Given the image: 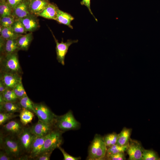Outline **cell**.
I'll return each mask as SVG.
<instances>
[{
    "mask_svg": "<svg viewBox=\"0 0 160 160\" xmlns=\"http://www.w3.org/2000/svg\"><path fill=\"white\" fill-rule=\"evenodd\" d=\"M0 148L16 160H27L21 147L17 137L6 135L0 132Z\"/></svg>",
    "mask_w": 160,
    "mask_h": 160,
    "instance_id": "obj_1",
    "label": "cell"
},
{
    "mask_svg": "<svg viewBox=\"0 0 160 160\" xmlns=\"http://www.w3.org/2000/svg\"><path fill=\"white\" fill-rule=\"evenodd\" d=\"M107 147L103 137L96 134L89 145L87 159L102 160L105 159Z\"/></svg>",
    "mask_w": 160,
    "mask_h": 160,
    "instance_id": "obj_2",
    "label": "cell"
},
{
    "mask_svg": "<svg viewBox=\"0 0 160 160\" xmlns=\"http://www.w3.org/2000/svg\"><path fill=\"white\" fill-rule=\"evenodd\" d=\"M1 72L16 73L21 75L23 74L17 52L1 55L0 72Z\"/></svg>",
    "mask_w": 160,
    "mask_h": 160,
    "instance_id": "obj_3",
    "label": "cell"
},
{
    "mask_svg": "<svg viewBox=\"0 0 160 160\" xmlns=\"http://www.w3.org/2000/svg\"><path fill=\"white\" fill-rule=\"evenodd\" d=\"M54 124L55 129L63 133L78 129L80 127V123L76 120L71 110L63 115L57 116Z\"/></svg>",
    "mask_w": 160,
    "mask_h": 160,
    "instance_id": "obj_4",
    "label": "cell"
},
{
    "mask_svg": "<svg viewBox=\"0 0 160 160\" xmlns=\"http://www.w3.org/2000/svg\"><path fill=\"white\" fill-rule=\"evenodd\" d=\"M63 133L55 128L53 130L47 135L41 153L44 152L52 153L55 149L60 146L63 143L62 135Z\"/></svg>",
    "mask_w": 160,
    "mask_h": 160,
    "instance_id": "obj_5",
    "label": "cell"
},
{
    "mask_svg": "<svg viewBox=\"0 0 160 160\" xmlns=\"http://www.w3.org/2000/svg\"><path fill=\"white\" fill-rule=\"evenodd\" d=\"M34 114L38 120L48 124H55L57 116L50 109L42 103H33Z\"/></svg>",
    "mask_w": 160,
    "mask_h": 160,
    "instance_id": "obj_6",
    "label": "cell"
},
{
    "mask_svg": "<svg viewBox=\"0 0 160 160\" xmlns=\"http://www.w3.org/2000/svg\"><path fill=\"white\" fill-rule=\"evenodd\" d=\"M1 133L6 135L18 136L25 127L20 121L17 120H12L2 126Z\"/></svg>",
    "mask_w": 160,
    "mask_h": 160,
    "instance_id": "obj_7",
    "label": "cell"
},
{
    "mask_svg": "<svg viewBox=\"0 0 160 160\" xmlns=\"http://www.w3.org/2000/svg\"><path fill=\"white\" fill-rule=\"evenodd\" d=\"M36 136L31 132L29 127H25L17 137L23 151L27 157Z\"/></svg>",
    "mask_w": 160,
    "mask_h": 160,
    "instance_id": "obj_8",
    "label": "cell"
},
{
    "mask_svg": "<svg viewBox=\"0 0 160 160\" xmlns=\"http://www.w3.org/2000/svg\"><path fill=\"white\" fill-rule=\"evenodd\" d=\"M56 44V51L57 55V59L58 62L62 65H65V57L67 53L69 47L73 44L78 42V40H68L65 42L63 40L59 43L52 33Z\"/></svg>",
    "mask_w": 160,
    "mask_h": 160,
    "instance_id": "obj_9",
    "label": "cell"
},
{
    "mask_svg": "<svg viewBox=\"0 0 160 160\" xmlns=\"http://www.w3.org/2000/svg\"><path fill=\"white\" fill-rule=\"evenodd\" d=\"M144 148L140 141L130 138L126 151L129 160H142V152Z\"/></svg>",
    "mask_w": 160,
    "mask_h": 160,
    "instance_id": "obj_10",
    "label": "cell"
},
{
    "mask_svg": "<svg viewBox=\"0 0 160 160\" xmlns=\"http://www.w3.org/2000/svg\"><path fill=\"white\" fill-rule=\"evenodd\" d=\"M21 75L18 73L0 72V81L6 88L13 89L20 82L22 81Z\"/></svg>",
    "mask_w": 160,
    "mask_h": 160,
    "instance_id": "obj_11",
    "label": "cell"
},
{
    "mask_svg": "<svg viewBox=\"0 0 160 160\" xmlns=\"http://www.w3.org/2000/svg\"><path fill=\"white\" fill-rule=\"evenodd\" d=\"M29 127L33 134L40 137L47 136L55 128L54 124L46 123L39 120Z\"/></svg>",
    "mask_w": 160,
    "mask_h": 160,
    "instance_id": "obj_12",
    "label": "cell"
},
{
    "mask_svg": "<svg viewBox=\"0 0 160 160\" xmlns=\"http://www.w3.org/2000/svg\"><path fill=\"white\" fill-rule=\"evenodd\" d=\"M46 136L43 137L36 136L27 156L28 160H33L40 153L43 147Z\"/></svg>",
    "mask_w": 160,
    "mask_h": 160,
    "instance_id": "obj_13",
    "label": "cell"
},
{
    "mask_svg": "<svg viewBox=\"0 0 160 160\" xmlns=\"http://www.w3.org/2000/svg\"><path fill=\"white\" fill-rule=\"evenodd\" d=\"M27 32H33L39 27L38 20L33 14H30L27 16L19 19Z\"/></svg>",
    "mask_w": 160,
    "mask_h": 160,
    "instance_id": "obj_14",
    "label": "cell"
},
{
    "mask_svg": "<svg viewBox=\"0 0 160 160\" xmlns=\"http://www.w3.org/2000/svg\"><path fill=\"white\" fill-rule=\"evenodd\" d=\"M30 14L29 1L24 0L13 9L12 15L15 19H18L23 18Z\"/></svg>",
    "mask_w": 160,
    "mask_h": 160,
    "instance_id": "obj_15",
    "label": "cell"
},
{
    "mask_svg": "<svg viewBox=\"0 0 160 160\" xmlns=\"http://www.w3.org/2000/svg\"><path fill=\"white\" fill-rule=\"evenodd\" d=\"M49 3L47 0H30L29 7L31 13L37 15Z\"/></svg>",
    "mask_w": 160,
    "mask_h": 160,
    "instance_id": "obj_16",
    "label": "cell"
},
{
    "mask_svg": "<svg viewBox=\"0 0 160 160\" xmlns=\"http://www.w3.org/2000/svg\"><path fill=\"white\" fill-rule=\"evenodd\" d=\"M22 108L19 100L16 102H7L4 100L0 103V112L13 113H20Z\"/></svg>",
    "mask_w": 160,
    "mask_h": 160,
    "instance_id": "obj_17",
    "label": "cell"
},
{
    "mask_svg": "<svg viewBox=\"0 0 160 160\" xmlns=\"http://www.w3.org/2000/svg\"><path fill=\"white\" fill-rule=\"evenodd\" d=\"M74 19V17L70 14L60 10L58 8L57 9L55 20L59 23L66 25L73 29V27L71 23Z\"/></svg>",
    "mask_w": 160,
    "mask_h": 160,
    "instance_id": "obj_18",
    "label": "cell"
},
{
    "mask_svg": "<svg viewBox=\"0 0 160 160\" xmlns=\"http://www.w3.org/2000/svg\"><path fill=\"white\" fill-rule=\"evenodd\" d=\"M33 39L32 32L24 35H20L17 39V42L19 50L27 51Z\"/></svg>",
    "mask_w": 160,
    "mask_h": 160,
    "instance_id": "obj_19",
    "label": "cell"
},
{
    "mask_svg": "<svg viewBox=\"0 0 160 160\" xmlns=\"http://www.w3.org/2000/svg\"><path fill=\"white\" fill-rule=\"evenodd\" d=\"M58 8L55 4L49 3L47 7L37 16L55 20L57 10Z\"/></svg>",
    "mask_w": 160,
    "mask_h": 160,
    "instance_id": "obj_20",
    "label": "cell"
},
{
    "mask_svg": "<svg viewBox=\"0 0 160 160\" xmlns=\"http://www.w3.org/2000/svg\"><path fill=\"white\" fill-rule=\"evenodd\" d=\"M17 39H9L5 41L1 55H5L16 52L20 50L17 42Z\"/></svg>",
    "mask_w": 160,
    "mask_h": 160,
    "instance_id": "obj_21",
    "label": "cell"
},
{
    "mask_svg": "<svg viewBox=\"0 0 160 160\" xmlns=\"http://www.w3.org/2000/svg\"><path fill=\"white\" fill-rule=\"evenodd\" d=\"M132 129L124 127L118 134L116 143L121 146L128 145L130 139Z\"/></svg>",
    "mask_w": 160,
    "mask_h": 160,
    "instance_id": "obj_22",
    "label": "cell"
},
{
    "mask_svg": "<svg viewBox=\"0 0 160 160\" xmlns=\"http://www.w3.org/2000/svg\"><path fill=\"white\" fill-rule=\"evenodd\" d=\"M1 37L5 40L9 39H17L21 34L15 33L12 27H3L0 26Z\"/></svg>",
    "mask_w": 160,
    "mask_h": 160,
    "instance_id": "obj_23",
    "label": "cell"
},
{
    "mask_svg": "<svg viewBox=\"0 0 160 160\" xmlns=\"http://www.w3.org/2000/svg\"><path fill=\"white\" fill-rule=\"evenodd\" d=\"M19 113L20 120L24 126L31 122L34 116L33 113L24 108Z\"/></svg>",
    "mask_w": 160,
    "mask_h": 160,
    "instance_id": "obj_24",
    "label": "cell"
},
{
    "mask_svg": "<svg viewBox=\"0 0 160 160\" xmlns=\"http://www.w3.org/2000/svg\"><path fill=\"white\" fill-rule=\"evenodd\" d=\"M19 102L22 108L29 110L34 113V103L29 98L27 95L19 99Z\"/></svg>",
    "mask_w": 160,
    "mask_h": 160,
    "instance_id": "obj_25",
    "label": "cell"
},
{
    "mask_svg": "<svg viewBox=\"0 0 160 160\" xmlns=\"http://www.w3.org/2000/svg\"><path fill=\"white\" fill-rule=\"evenodd\" d=\"M13 9L7 1L0 2V17L12 15Z\"/></svg>",
    "mask_w": 160,
    "mask_h": 160,
    "instance_id": "obj_26",
    "label": "cell"
},
{
    "mask_svg": "<svg viewBox=\"0 0 160 160\" xmlns=\"http://www.w3.org/2000/svg\"><path fill=\"white\" fill-rule=\"evenodd\" d=\"M142 160H160V158L154 151L143 148L142 152Z\"/></svg>",
    "mask_w": 160,
    "mask_h": 160,
    "instance_id": "obj_27",
    "label": "cell"
},
{
    "mask_svg": "<svg viewBox=\"0 0 160 160\" xmlns=\"http://www.w3.org/2000/svg\"><path fill=\"white\" fill-rule=\"evenodd\" d=\"M127 145L121 146L116 144L108 147L107 149L106 156L119 152L126 151Z\"/></svg>",
    "mask_w": 160,
    "mask_h": 160,
    "instance_id": "obj_28",
    "label": "cell"
},
{
    "mask_svg": "<svg viewBox=\"0 0 160 160\" xmlns=\"http://www.w3.org/2000/svg\"><path fill=\"white\" fill-rule=\"evenodd\" d=\"M1 94L4 100L6 101L16 102L19 100L13 89H7Z\"/></svg>",
    "mask_w": 160,
    "mask_h": 160,
    "instance_id": "obj_29",
    "label": "cell"
},
{
    "mask_svg": "<svg viewBox=\"0 0 160 160\" xmlns=\"http://www.w3.org/2000/svg\"><path fill=\"white\" fill-rule=\"evenodd\" d=\"M19 115L15 113L0 112V125L2 126L6 123L18 116Z\"/></svg>",
    "mask_w": 160,
    "mask_h": 160,
    "instance_id": "obj_30",
    "label": "cell"
},
{
    "mask_svg": "<svg viewBox=\"0 0 160 160\" xmlns=\"http://www.w3.org/2000/svg\"><path fill=\"white\" fill-rule=\"evenodd\" d=\"M11 27L16 33L22 35L27 32L22 23L18 20L15 19Z\"/></svg>",
    "mask_w": 160,
    "mask_h": 160,
    "instance_id": "obj_31",
    "label": "cell"
},
{
    "mask_svg": "<svg viewBox=\"0 0 160 160\" xmlns=\"http://www.w3.org/2000/svg\"><path fill=\"white\" fill-rule=\"evenodd\" d=\"M118 134L116 132H113L106 135L103 137L107 147H109L116 143Z\"/></svg>",
    "mask_w": 160,
    "mask_h": 160,
    "instance_id": "obj_32",
    "label": "cell"
},
{
    "mask_svg": "<svg viewBox=\"0 0 160 160\" xmlns=\"http://www.w3.org/2000/svg\"><path fill=\"white\" fill-rule=\"evenodd\" d=\"M12 15L0 17V26L3 27H11L15 20Z\"/></svg>",
    "mask_w": 160,
    "mask_h": 160,
    "instance_id": "obj_33",
    "label": "cell"
},
{
    "mask_svg": "<svg viewBox=\"0 0 160 160\" xmlns=\"http://www.w3.org/2000/svg\"><path fill=\"white\" fill-rule=\"evenodd\" d=\"M13 90L15 94L19 99L27 95L22 81L18 84Z\"/></svg>",
    "mask_w": 160,
    "mask_h": 160,
    "instance_id": "obj_34",
    "label": "cell"
},
{
    "mask_svg": "<svg viewBox=\"0 0 160 160\" xmlns=\"http://www.w3.org/2000/svg\"><path fill=\"white\" fill-rule=\"evenodd\" d=\"M105 159L108 160H125L126 158L124 152H121L107 156Z\"/></svg>",
    "mask_w": 160,
    "mask_h": 160,
    "instance_id": "obj_35",
    "label": "cell"
},
{
    "mask_svg": "<svg viewBox=\"0 0 160 160\" xmlns=\"http://www.w3.org/2000/svg\"><path fill=\"white\" fill-rule=\"evenodd\" d=\"M52 152H44L41 153L33 160H49Z\"/></svg>",
    "mask_w": 160,
    "mask_h": 160,
    "instance_id": "obj_36",
    "label": "cell"
},
{
    "mask_svg": "<svg viewBox=\"0 0 160 160\" xmlns=\"http://www.w3.org/2000/svg\"><path fill=\"white\" fill-rule=\"evenodd\" d=\"M61 151L63 156L64 160H79L81 159L80 157H76L72 156L66 153L60 146L58 148Z\"/></svg>",
    "mask_w": 160,
    "mask_h": 160,
    "instance_id": "obj_37",
    "label": "cell"
},
{
    "mask_svg": "<svg viewBox=\"0 0 160 160\" xmlns=\"http://www.w3.org/2000/svg\"><path fill=\"white\" fill-rule=\"evenodd\" d=\"M16 160L12 156L2 150L0 151V160Z\"/></svg>",
    "mask_w": 160,
    "mask_h": 160,
    "instance_id": "obj_38",
    "label": "cell"
},
{
    "mask_svg": "<svg viewBox=\"0 0 160 160\" xmlns=\"http://www.w3.org/2000/svg\"><path fill=\"white\" fill-rule=\"evenodd\" d=\"M81 5H84L88 9L89 12L92 14L96 20L97 21V19L94 15L90 8V0H82L81 2Z\"/></svg>",
    "mask_w": 160,
    "mask_h": 160,
    "instance_id": "obj_39",
    "label": "cell"
},
{
    "mask_svg": "<svg viewBox=\"0 0 160 160\" xmlns=\"http://www.w3.org/2000/svg\"><path fill=\"white\" fill-rule=\"evenodd\" d=\"M7 2L11 7L12 9L24 0H7Z\"/></svg>",
    "mask_w": 160,
    "mask_h": 160,
    "instance_id": "obj_40",
    "label": "cell"
},
{
    "mask_svg": "<svg viewBox=\"0 0 160 160\" xmlns=\"http://www.w3.org/2000/svg\"><path fill=\"white\" fill-rule=\"evenodd\" d=\"M7 89L4 85L0 81V94L3 93Z\"/></svg>",
    "mask_w": 160,
    "mask_h": 160,
    "instance_id": "obj_41",
    "label": "cell"
},
{
    "mask_svg": "<svg viewBox=\"0 0 160 160\" xmlns=\"http://www.w3.org/2000/svg\"><path fill=\"white\" fill-rule=\"evenodd\" d=\"M0 2H3L6 1V0H0Z\"/></svg>",
    "mask_w": 160,
    "mask_h": 160,
    "instance_id": "obj_42",
    "label": "cell"
}]
</instances>
